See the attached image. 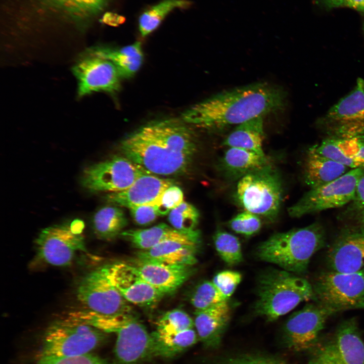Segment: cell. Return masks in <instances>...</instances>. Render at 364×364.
Returning a JSON list of instances; mask_svg holds the SVG:
<instances>
[{
  "mask_svg": "<svg viewBox=\"0 0 364 364\" xmlns=\"http://www.w3.org/2000/svg\"><path fill=\"white\" fill-rule=\"evenodd\" d=\"M83 221L55 224L43 229L36 240L37 255L44 262L54 266L69 265L77 251H86Z\"/></svg>",
  "mask_w": 364,
  "mask_h": 364,
  "instance_id": "cell-9",
  "label": "cell"
},
{
  "mask_svg": "<svg viewBox=\"0 0 364 364\" xmlns=\"http://www.w3.org/2000/svg\"><path fill=\"white\" fill-rule=\"evenodd\" d=\"M338 312L315 302L306 304L287 320L284 333L289 347L296 351L311 348L317 341L327 320Z\"/></svg>",
  "mask_w": 364,
  "mask_h": 364,
  "instance_id": "cell-15",
  "label": "cell"
},
{
  "mask_svg": "<svg viewBox=\"0 0 364 364\" xmlns=\"http://www.w3.org/2000/svg\"><path fill=\"white\" fill-rule=\"evenodd\" d=\"M194 322L185 311L174 309L163 314L158 320L156 332L170 334L193 329Z\"/></svg>",
  "mask_w": 364,
  "mask_h": 364,
  "instance_id": "cell-35",
  "label": "cell"
},
{
  "mask_svg": "<svg viewBox=\"0 0 364 364\" xmlns=\"http://www.w3.org/2000/svg\"><path fill=\"white\" fill-rule=\"evenodd\" d=\"M195 315L194 326L199 339L207 347H217L230 318L227 301L205 310L195 311Z\"/></svg>",
  "mask_w": 364,
  "mask_h": 364,
  "instance_id": "cell-23",
  "label": "cell"
},
{
  "mask_svg": "<svg viewBox=\"0 0 364 364\" xmlns=\"http://www.w3.org/2000/svg\"><path fill=\"white\" fill-rule=\"evenodd\" d=\"M77 81V97L95 92L115 94L120 88L121 78L115 66L89 49L81 53L72 68Z\"/></svg>",
  "mask_w": 364,
  "mask_h": 364,
  "instance_id": "cell-12",
  "label": "cell"
},
{
  "mask_svg": "<svg viewBox=\"0 0 364 364\" xmlns=\"http://www.w3.org/2000/svg\"><path fill=\"white\" fill-rule=\"evenodd\" d=\"M287 94L281 87L259 82L219 93L182 114L188 124L209 130L239 125L284 108Z\"/></svg>",
  "mask_w": 364,
  "mask_h": 364,
  "instance_id": "cell-2",
  "label": "cell"
},
{
  "mask_svg": "<svg viewBox=\"0 0 364 364\" xmlns=\"http://www.w3.org/2000/svg\"><path fill=\"white\" fill-rule=\"evenodd\" d=\"M307 364H364V343L356 320L342 322Z\"/></svg>",
  "mask_w": 364,
  "mask_h": 364,
  "instance_id": "cell-13",
  "label": "cell"
},
{
  "mask_svg": "<svg viewBox=\"0 0 364 364\" xmlns=\"http://www.w3.org/2000/svg\"><path fill=\"white\" fill-rule=\"evenodd\" d=\"M359 220L360 222L364 225V215L362 216Z\"/></svg>",
  "mask_w": 364,
  "mask_h": 364,
  "instance_id": "cell-46",
  "label": "cell"
},
{
  "mask_svg": "<svg viewBox=\"0 0 364 364\" xmlns=\"http://www.w3.org/2000/svg\"><path fill=\"white\" fill-rule=\"evenodd\" d=\"M120 236L140 250L150 249L168 241L199 244L201 239V234L198 230L181 232L165 223H160L148 229L124 231Z\"/></svg>",
  "mask_w": 364,
  "mask_h": 364,
  "instance_id": "cell-21",
  "label": "cell"
},
{
  "mask_svg": "<svg viewBox=\"0 0 364 364\" xmlns=\"http://www.w3.org/2000/svg\"><path fill=\"white\" fill-rule=\"evenodd\" d=\"M222 364H285L277 360L261 356L245 355L230 358Z\"/></svg>",
  "mask_w": 364,
  "mask_h": 364,
  "instance_id": "cell-43",
  "label": "cell"
},
{
  "mask_svg": "<svg viewBox=\"0 0 364 364\" xmlns=\"http://www.w3.org/2000/svg\"><path fill=\"white\" fill-rule=\"evenodd\" d=\"M199 218V213L193 205L186 202L170 211L168 219L172 227L181 232L196 230Z\"/></svg>",
  "mask_w": 364,
  "mask_h": 364,
  "instance_id": "cell-36",
  "label": "cell"
},
{
  "mask_svg": "<svg viewBox=\"0 0 364 364\" xmlns=\"http://www.w3.org/2000/svg\"><path fill=\"white\" fill-rule=\"evenodd\" d=\"M129 209L134 221L140 225H149L160 216L156 204L134 206Z\"/></svg>",
  "mask_w": 364,
  "mask_h": 364,
  "instance_id": "cell-41",
  "label": "cell"
},
{
  "mask_svg": "<svg viewBox=\"0 0 364 364\" xmlns=\"http://www.w3.org/2000/svg\"><path fill=\"white\" fill-rule=\"evenodd\" d=\"M95 54L111 61L116 67L121 78H129L140 68L143 62L141 42L121 48L96 46L89 48Z\"/></svg>",
  "mask_w": 364,
  "mask_h": 364,
  "instance_id": "cell-26",
  "label": "cell"
},
{
  "mask_svg": "<svg viewBox=\"0 0 364 364\" xmlns=\"http://www.w3.org/2000/svg\"><path fill=\"white\" fill-rule=\"evenodd\" d=\"M235 198L245 211L268 221L275 220L284 198L279 173L271 163L244 175L237 185Z\"/></svg>",
  "mask_w": 364,
  "mask_h": 364,
  "instance_id": "cell-5",
  "label": "cell"
},
{
  "mask_svg": "<svg viewBox=\"0 0 364 364\" xmlns=\"http://www.w3.org/2000/svg\"><path fill=\"white\" fill-rule=\"evenodd\" d=\"M229 225L238 234L251 236L260 230L261 221L258 216L249 211H244L231 219Z\"/></svg>",
  "mask_w": 364,
  "mask_h": 364,
  "instance_id": "cell-37",
  "label": "cell"
},
{
  "mask_svg": "<svg viewBox=\"0 0 364 364\" xmlns=\"http://www.w3.org/2000/svg\"><path fill=\"white\" fill-rule=\"evenodd\" d=\"M149 173L124 156H115L87 167L81 183L92 192L123 191L142 175Z\"/></svg>",
  "mask_w": 364,
  "mask_h": 364,
  "instance_id": "cell-11",
  "label": "cell"
},
{
  "mask_svg": "<svg viewBox=\"0 0 364 364\" xmlns=\"http://www.w3.org/2000/svg\"><path fill=\"white\" fill-rule=\"evenodd\" d=\"M213 240L218 255L227 264L234 265L243 261L241 246L236 236L219 231L215 234Z\"/></svg>",
  "mask_w": 364,
  "mask_h": 364,
  "instance_id": "cell-33",
  "label": "cell"
},
{
  "mask_svg": "<svg viewBox=\"0 0 364 364\" xmlns=\"http://www.w3.org/2000/svg\"><path fill=\"white\" fill-rule=\"evenodd\" d=\"M134 264L142 277L165 295L177 290L193 275V265L138 259Z\"/></svg>",
  "mask_w": 364,
  "mask_h": 364,
  "instance_id": "cell-20",
  "label": "cell"
},
{
  "mask_svg": "<svg viewBox=\"0 0 364 364\" xmlns=\"http://www.w3.org/2000/svg\"><path fill=\"white\" fill-rule=\"evenodd\" d=\"M102 332L72 317L56 321L45 333L41 356L67 357L88 353L102 340Z\"/></svg>",
  "mask_w": 364,
  "mask_h": 364,
  "instance_id": "cell-6",
  "label": "cell"
},
{
  "mask_svg": "<svg viewBox=\"0 0 364 364\" xmlns=\"http://www.w3.org/2000/svg\"><path fill=\"white\" fill-rule=\"evenodd\" d=\"M182 119L149 122L121 142L123 156L149 173L181 174L190 168L197 150L195 134Z\"/></svg>",
  "mask_w": 364,
  "mask_h": 364,
  "instance_id": "cell-1",
  "label": "cell"
},
{
  "mask_svg": "<svg viewBox=\"0 0 364 364\" xmlns=\"http://www.w3.org/2000/svg\"><path fill=\"white\" fill-rule=\"evenodd\" d=\"M343 7L353 9L364 14V0H345Z\"/></svg>",
  "mask_w": 364,
  "mask_h": 364,
  "instance_id": "cell-44",
  "label": "cell"
},
{
  "mask_svg": "<svg viewBox=\"0 0 364 364\" xmlns=\"http://www.w3.org/2000/svg\"><path fill=\"white\" fill-rule=\"evenodd\" d=\"M313 147L319 154L351 169H364V135L362 134L348 138H330Z\"/></svg>",
  "mask_w": 364,
  "mask_h": 364,
  "instance_id": "cell-22",
  "label": "cell"
},
{
  "mask_svg": "<svg viewBox=\"0 0 364 364\" xmlns=\"http://www.w3.org/2000/svg\"><path fill=\"white\" fill-rule=\"evenodd\" d=\"M263 117H256L238 125L223 141L222 145L265 155L262 148Z\"/></svg>",
  "mask_w": 364,
  "mask_h": 364,
  "instance_id": "cell-28",
  "label": "cell"
},
{
  "mask_svg": "<svg viewBox=\"0 0 364 364\" xmlns=\"http://www.w3.org/2000/svg\"><path fill=\"white\" fill-rule=\"evenodd\" d=\"M173 183L172 179L146 173L139 177L127 189L107 195L106 199L110 203L128 209L139 205L155 204L162 193L173 185Z\"/></svg>",
  "mask_w": 364,
  "mask_h": 364,
  "instance_id": "cell-19",
  "label": "cell"
},
{
  "mask_svg": "<svg viewBox=\"0 0 364 364\" xmlns=\"http://www.w3.org/2000/svg\"><path fill=\"white\" fill-rule=\"evenodd\" d=\"M363 173V169H351L328 184L310 189L298 202L289 208V215L300 217L340 207L351 202L354 197L357 183Z\"/></svg>",
  "mask_w": 364,
  "mask_h": 364,
  "instance_id": "cell-10",
  "label": "cell"
},
{
  "mask_svg": "<svg viewBox=\"0 0 364 364\" xmlns=\"http://www.w3.org/2000/svg\"><path fill=\"white\" fill-rule=\"evenodd\" d=\"M189 0H163L147 9L139 18V29L145 37L155 30L165 17L177 9H186L191 5Z\"/></svg>",
  "mask_w": 364,
  "mask_h": 364,
  "instance_id": "cell-32",
  "label": "cell"
},
{
  "mask_svg": "<svg viewBox=\"0 0 364 364\" xmlns=\"http://www.w3.org/2000/svg\"><path fill=\"white\" fill-rule=\"evenodd\" d=\"M271 163L266 155L241 148L230 147L223 156L221 166L226 176L240 179Z\"/></svg>",
  "mask_w": 364,
  "mask_h": 364,
  "instance_id": "cell-27",
  "label": "cell"
},
{
  "mask_svg": "<svg viewBox=\"0 0 364 364\" xmlns=\"http://www.w3.org/2000/svg\"><path fill=\"white\" fill-rule=\"evenodd\" d=\"M151 335L153 354L165 357L172 356L182 352L196 343L197 340L193 329L165 335L155 331Z\"/></svg>",
  "mask_w": 364,
  "mask_h": 364,
  "instance_id": "cell-31",
  "label": "cell"
},
{
  "mask_svg": "<svg viewBox=\"0 0 364 364\" xmlns=\"http://www.w3.org/2000/svg\"><path fill=\"white\" fill-rule=\"evenodd\" d=\"M347 166L317 153L314 147L310 148L305 160L304 182L314 189L328 184L348 172Z\"/></svg>",
  "mask_w": 364,
  "mask_h": 364,
  "instance_id": "cell-25",
  "label": "cell"
},
{
  "mask_svg": "<svg viewBox=\"0 0 364 364\" xmlns=\"http://www.w3.org/2000/svg\"><path fill=\"white\" fill-rule=\"evenodd\" d=\"M313 289L315 302L338 312L364 309V268L350 273L323 272L315 280Z\"/></svg>",
  "mask_w": 364,
  "mask_h": 364,
  "instance_id": "cell-8",
  "label": "cell"
},
{
  "mask_svg": "<svg viewBox=\"0 0 364 364\" xmlns=\"http://www.w3.org/2000/svg\"><path fill=\"white\" fill-rule=\"evenodd\" d=\"M112 332L117 334L115 352L123 364H134L153 353V339L133 314L121 316Z\"/></svg>",
  "mask_w": 364,
  "mask_h": 364,
  "instance_id": "cell-16",
  "label": "cell"
},
{
  "mask_svg": "<svg viewBox=\"0 0 364 364\" xmlns=\"http://www.w3.org/2000/svg\"><path fill=\"white\" fill-rule=\"evenodd\" d=\"M110 0H42L50 10L76 22L88 20L101 13Z\"/></svg>",
  "mask_w": 364,
  "mask_h": 364,
  "instance_id": "cell-29",
  "label": "cell"
},
{
  "mask_svg": "<svg viewBox=\"0 0 364 364\" xmlns=\"http://www.w3.org/2000/svg\"><path fill=\"white\" fill-rule=\"evenodd\" d=\"M332 271L350 273L364 268V227L343 229L329 248L326 256Z\"/></svg>",
  "mask_w": 364,
  "mask_h": 364,
  "instance_id": "cell-18",
  "label": "cell"
},
{
  "mask_svg": "<svg viewBox=\"0 0 364 364\" xmlns=\"http://www.w3.org/2000/svg\"><path fill=\"white\" fill-rule=\"evenodd\" d=\"M363 30H364V24H363Z\"/></svg>",
  "mask_w": 364,
  "mask_h": 364,
  "instance_id": "cell-47",
  "label": "cell"
},
{
  "mask_svg": "<svg viewBox=\"0 0 364 364\" xmlns=\"http://www.w3.org/2000/svg\"><path fill=\"white\" fill-rule=\"evenodd\" d=\"M77 297L87 313L96 316L111 318L133 314L129 302L112 284L107 264L93 269L81 280Z\"/></svg>",
  "mask_w": 364,
  "mask_h": 364,
  "instance_id": "cell-7",
  "label": "cell"
},
{
  "mask_svg": "<svg viewBox=\"0 0 364 364\" xmlns=\"http://www.w3.org/2000/svg\"><path fill=\"white\" fill-rule=\"evenodd\" d=\"M184 202V194L177 186L172 185L167 188L156 202L159 215H164Z\"/></svg>",
  "mask_w": 364,
  "mask_h": 364,
  "instance_id": "cell-39",
  "label": "cell"
},
{
  "mask_svg": "<svg viewBox=\"0 0 364 364\" xmlns=\"http://www.w3.org/2000/svg\"><path fill=\"white\" fill-rule=\"evenodd\" d=\"M36 364H112L108 361L90 353L67 357L40 356Z\"/></svg>",
  "mask_w": 364,
  "mask_h": 364,
  "instance_id": "cell-40",
  "label": "cell"
},
{
  "mask_svg": "<svg viewBox=\"0 0 364 364\" xmlns=\"http://www.w3.org/2000/svg\"><path fill=\"white\" fill-rule=\"evenodd\" d=\"M345 0H314L317 4H320L328 9H333L343 7Z\"/></svg>",
  "mask_w": 364,
  "mask_h": 364,
  "instance_id": "cell-45",
  "label": "cell"
},
{
  "mask_svg": "<svg viewBox=\"0 0 364 364\" xmlns=\"http://www.w3.org/2000/svg\"><path fill=\"white\" fill-rule=\"evenodd\" d=\"M107 266L112 284L128 302L151 307L165 295L146 281L134 264L117 262Z\"/></svg>",
  "mask_w": 364,
  "mask_h": 364,
  "instance_id": "cell-17",
  "label": "cell"
},
{
  "mask_svg": "<svg viewBox=\"0 0 364 364\" xmlns=\"http://www.w3.org/2000/svg\"><path fill=\"white\" fill-rule=\"evenodd\" d=\"M318 122L337 138L364 133V80L358 78L354 88L333 105Z\"/></svg>",
  "mask_w": 364,
  "mask_h": 364,
  "instance_id": "cell-14",
  "label": "cell"
},
{
  "mask_svg": "<svg viewBox=\"0 0 364 364\" xmlns=\"http://www.w3.org/2000/svg\"><path fill=\"white\" fill-rule=\"evenodd\" d=\"M323 225L314 222L304 228L275 234L256 250L258 258L282 269L302 274L307 270L313 255L325 245Z\"/></svg>",
  "mask_w": 364,
  "mask_h": 364,
  "instance_id": "cell-3",
  "label": "cell"
},
{
  "mask_svg": "<svg viewBox=\"0 0 364 364\" xmlns=\"http://www.w3.org/2000/svg\"><path fill=\"white\" fill-rule=\"evenodd\" d=\"M347 212L350 215L358 219L364 215V173L357 183L354 197Z\"/></svg>",
  "mask_w": 364,
  "mask_h": 364,
  "instance_id": "cell-42",
  "label": "cell"
},
{
  "mask_svg": "<svg viewBox=\"0 0 364 364\" xmlns=\"http://www.w3.org/2000/svg\"><path fill=\"white\" fill-rule=\"evenodd\" d=\"M199 244L168 241L136 254L140 260L154 261L170 264L193 265L196 263Z\"/></svg>",
  "mask_w": 364,
  "mask_h": 364,
  "instance_id": "cell-24",
  "label": "cell"
},
{
  "mask_svg": "<svg viewBox=\"0 0 364 364\" xmlns=\"http://www.w3.org/2000/svg\"><path fill=\"white\" fill-rule=\"evenodd\" d=\"M242 280V275L233 270H223L217 273L212 282L228 300L234 293Z\"/></svg>",
  "mask_w": 364,
  "mask_h": 364,
  "instance_id": "cell-38",
  "label": "cell"
},
{
  "mask_svg": "<svg viewBox=\"0 0 364 364\" xmlns=\"http://www.w3.org/2000/svg\"><path fill=\"white\" fill-rule=\"evenodd\" d=\"M313 297V286L306 279L282 269H272L259 278L254 311L272 322Z\"/></svg>",
  "mask_w": 364,
  "mask_h": 364,
  "instance_id": "cell-4",
  "label": "cell"
},
{
  "mask_svg": "<svg viewBox=\"0 0 364 364\" xmlns=\"http://www.w3.org/2000/svg\"><path fill=\"white\" fill-rule=\"evenodd\" d=\"M227 301L212 281H205L199 284L192 292L190 301L195 311L214 307Z\"/></svg>",
  "mask_w": 364,
  "mask_h": 364,
  "instance_id": "cell-34",
  "label": "cell"
},
{
  "mask_svg": "<svg viewBox=\"0 0 364 364\" xmlns=\"http://www.w3.org/2000/svg\"><path fill=\"white\" fill-rule=\"evenodd\" d=\"M127 223L123 210L113 206L100 208L93 218L95 233L99 238L104 240H113L120 236Z\"/></svg>",
  "mask_w": 364,
  "mask_h": 364,
  "instance_id": "cell-30",
  "label": "cell"
}]
</instances>
